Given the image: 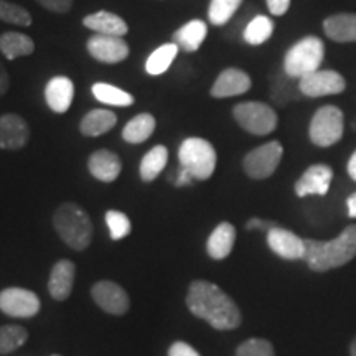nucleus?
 <instances>
[{
    "label": "nucleus",
    "mask_w": 356,
    "mask_h": 356,
    "mask_svg": "<svg viewBox=\"0 0 356 356\" xmlns=\"http://www.w3.org/2000/svg\"><path fill=\"white\" fill-rule=\"evenodd\" d=\"M345 115L337 106H323L310 122V140L318 147H332L343 137Z\"/></svg>",
    "instance_id": "obj_6"
},
{
    "label": "nucleus",
    "mask_w": 356,
    "mask_h": 356,
    "mask_svg": "<svg viewBox=\"0 0 356 356\" xmlns=\"http://www.w3.org/2000/svg\"><path fill=\"white\" fill-rule=\"evenodd\" d=\"M186 307L195 317L208 322L215 330H234L243 320L236 302L208 280H193L190 284Z\"/></svg>",
    "instance_id": "obj_1"
},
{
    "label": "nucleus",
    "mask_w": 356,
    "mask_h": 356,
    "mask_svg": "<svg viewBox=\"0 0 356 356\" xmlns=\"http://www.w3.org/2000/svg\"><path fill=\"white\" fill-rule=\"evenodd\" d=\"M353 127H356V122H353Z\"/></svg>",
    "instance_id": "obj_46"
},
{
    "label": "nucleus",
    "mask_w": 356,
    "mask_h": 356,
    "mask_svg": "<svg viewBox=\"0 0 356 356\" xmlns=\"http://www.w3.org/2000/svg\"><path fill=\"white\" fill-rule=\"evenodd\" d=\"M356 256V225L345 228L332 241H317L305 239L307 266L315 273L337 269L348 264Z\"/></svg>",
    "instance_id": "obj_2"
},
{
    "label": "nucleus",
    "mask_w": 356,
    "mask_h": 356,
    "mask_svg": "<svg viewBox=\"0 0 356 356\" xmlns=\"http://www.w3.org/2000/svg\"><path fill=\"white\" fill-rule=\"evenodd\" d=\"M267 7L273 15H284L291 7V0H267Z\"/></svg>",
    "instance_id": "obj_39"
},
{
    "label": "nucleus",
    "mask_w": 356,
    "mask_h": 356,
    "mask_svg": "<svg viewBox=\"0 0 356 356\" xmlns=\"http://www.w3.org/2000/svg\"><path fill=\"white\" fill-rule=\"evenodd\" d=\"M284 149L280 142L273 140L262 144L257 149L251 150L243 160L244 172L248 177L254 178V180H264L269 178L279 167L280 159H282Z\"/></svg>",
    "instance_id": "obj_8"
},
{
    "label": "nucleus",
    "mask_w": 356,
    "mask_h": 356,
    "mask_svg": "<svg viewBox=\"0 0 356 356\" xmlns=\"http://www.w3.org/2000/svg\"><path fill=\"white\" fill-rule=\"evenodd\" d=\"M40 6L56 13H66L73 6V0H37Z\"/></svg>",
    "instance_id": "obj_37"
},
{
    "label": "nucleus",
    "mask_w": 356,
    "mask_h": 356,
    "mask_svg": "<svg viewBox=\"0 0 356 356\" xmlns=\"http://www.w3.org/2000/svg\"><path fill=\"white\" fill-rule=\"evenodd\" d=\"M0 20L20 26L32 25V15H30L29 10L17 6V3L7 2V0H0Z\"/></svg>",
    "instance_id": "obj_34"
},
{
    "label": "nucleus",
    "mask_w": 356,
    "mask_h": 356,
    "mask_svg": "<svg viewBox=\"0 0 356 356\" xmlns=\"http://www.w3.org/2000/svg\"><path fill=\"white\" fill-rule=\"evenodd\" d=\"M30 127L19 114L0 115V149L20 150L29 144Z\"/></svg>",
    "instance_id": "obj_14"
},
{
    "label": "nucleus",
    "mask_w": 356,
    "mask_h": 356,
    "mask_svg": "<svg viewBox=\"0 0 356 356\" xmlns=\"http://www.w3.org/2000/svg\"><path fill=\"white\" fill-rule=\"evenodd\" d=\"M51 356H60V355H51Z\"/></svg>",
    "instance_id": "obj_47"
},
{
    "label": "nucleus",
    "mask_w": 356,
    "mask_h": 356,
    "mask_svg": "<svg viewBox=\"0 0 356 356\" xmlns=\"http://www.w3.org/2000/svg\"><path fill=\"white\" fill-rule=\"evenodd\" d=\"M91 297L95 304L111 315H121L127 314L129 307H131V300H129L127 292L119 286V284L113 282V280H99L91 289Z\"/></svg>",
    "instance_id": "obj_11"
},
{
    "label": "nucleus",
    "mask_w": 356,
    "mask_h": 356,
    "mask_svg": "<svg viewBox=\"0 0 356 356\" xmlns=\"http://www.w3.org/2000/svg\"><path fill=\"white\" fill-rule=\"evenodd\" d=\"M300 91L309 97H323L340 95L345 91V78L332 70H317L299 79Z\"/></svg>",
    "instance_id": "obj_10"
},
{
    "label": "nucleus",
    "mask_w": 356,
    "mask_h": 356,
    "mask_svg": "<svg viewBox=\"0 0 356 356\" xmlns=\"http://www.w3.org/2000/svg\"><path fill=\"white\" fill-rule=\"evenodd\" d=\"M267 246L282 259L299 261L305 257V239L279 226L267 231Z\"/></svg>",
    "instance_id": "obj_13"
},
{
    "label": "nucleus",
    "mask_w": 356,
    "mask_h": 356,
    "mask_svg": "<svg viewBox=\"0 0 356 356\" xmlns=\"http://www.w3.org/2000/svg\"><path fill=\"white\" fill-rule=\"evenodd\" d=\"M274 33V22L266 15H257L244 29V40L249 44H262Z\"/></svg>",
    "instance_id": "obj_32"
},
{
    "label": "nucleus",
    "mask_w": 356,
    "mask_h": 356,
    "mask_svg": "<svg viewBox=\"0 0 356 356\" xmlns=\"http://www.w3.org/2000/svg\"><path fill=\"white\" fill-rule=\"evenodd\" d=\"M208 35V26L203 20H191L173 33V43L186 53L197 51Z\"/></svg>",
    "instance_id": "obj_23"
},
{
    "label": "nucleus",
    "mask_w": 356,
    "mask_h": 356,
    "mask_svg": "<svg viewBox=\"0 0 356 356\" xmlns=\"http://www.w3.org/2000/svg\"><path fill=\"white\" fill-rule=\"evenodd\" d=\"M106 225L109 228L111 239L114 241H121L131 234V220L122 211L109 210L106 213Z\"/></svg>",
    "instance_id": "obj_35"
},
{
    "label": "nucleus",
    "mask_w": 356,
    "mask_h": 356,
    "mask_svg": "<svg viewBox=\"0 0 356 356\" xmlns=\"http://www.w3.org/2000/svg\"><path fill=\"white\" fill-rule=\"evenodd\" d=\"M302 96L299 79L289 76L286 71H279L275 76L270 79V99L275 104L286 106L289 102L297 101Z\"/></svg>",
    "instance_id": "obj_24"
},
{
    "label": "nucleus",
    "mask_w": 356,
    "mask_h": 356,
    "mask_svg": "<svg viewBox=\"0 0 356 356\" xmlns=\"http://www.w3.org/2000/svg\"><path fill=\"white\" fill-rule=\"evenodd\" d=\"M168 356H202L193 346H190L185 341H175L168 348Z\"/></svg>",
    "instance_id": "obj_38"
},
{
    "label": "nucleus",
    "mask_w": 356,
    "mask_h": 356,
    "mask_svg": "<svg viewBox=\"0 0 356 356\" xmlns=\"http://www.w3.org/2000/svg\"><path fill=\"white\" fill-rule=\"evenodd\" d=\"M74 97V84L68 76H55L44 88V99L53 113L63 114L70 109Z\"/></svg>",
    "instance_id": "obj_19"
},
{
    "label": "nucleus",
    "mask_w": 356,
    "mask_h": 356,
    "mask_svg": "<svg viewBox=\"0 0 356 356\" xmlns=\"http://www.w3.org/2000/svg\"><path fill=\"white\" fill-rule=\"evenodd\" d=\"M0 51L7 60L29 56L35 51V43L29 35L19 32H6L0 35Z\"/></svg>",
    "instance_id": "obj_26"
},
{
    "label": "nucleus",
    "mask_w": 356,
    "mask_h": 356,
    "mask_svg": "<svg viewBox=\"0 0 356 356\" xmlns=\"http://www.w3.org/2000/svg\"><path fill=\"white\" fill-rule=\"evenodd\" d=\"M243 0H211L208 8V17L213 25H226L233 19V15L241 7Z\"/></svg>",
    "instance_id": "obj_33"
},
{
    "label": "nucleus",
    "mask_w": 356,
    "mask_h": 356,
    "mask_svg": "<svg viewBox=\"0 0 356 356\" xmlns=\"http://www.w3.org/2000/svg\"><path fill=\"white\" fill-rule=\"evenodd\" d=\"M178 50H180V48H178L173 42L159 47L152 55L147 58V63H145L147 73H149L150 76H159V74L165 73V71L172 66L173 60H175Z\"/></svg>",
    "instance_id": "obj_29"
},
{
    "label": "nucleus",
    "mask_w": 356,
    "mask_h": 356,
    "mask_svg": "<svg viewBox=\"0 0 356 356\" xmlns=\"http://www.w3.org/2000/svg\"><path fill=\"white\" fill-rule=\"evenodd\" d=\"M83 24L86 29L92 30L97 35H108V37H126L129 32V26L121 17L115 13L99 10L91 15L84 17Z\"/></svg>",
    "instance_id": "obj_20"
},
{
    "label": "nucleus",
    "mask_w": 356,
    "mask_h": 356,
    "mask_svg": "<svg viewBox=\"0 0 356 356\" xmlns=\"http://www.w3.org/2000/svg\"><path fill=\"white\" fill-rule=\"evenodd\" d=\"M249 89H251V78H249V74L238 68H228L216 78L211 88V96L233 97L244 95Z\"/></svg>",
    "instance_id": "obj_17"
},
{
    "label": "nucleus",
    "mask_w": 356,
    "mask_h": 356,
    "mask_svg": "<svg viewBox=\"0 0 356 356\" xmlns=\"http://www.w3.org/2000/svg\"><path fill=\"white\" fill-rule=\"evenodd\" d=\"M8 86H10V78H8L7 70L3 68L2 63H0V97L8 91Z\"/></svg>",
    "instance_id": "obj_42"
},
{
    "label": "nucleus",
    "mask_w": 356,
    "mask_h": 356,
    "mask_svg": "<svg viewBox=\"0 0 356 356\" xmlns=\"http://www.w3.org/2000/svg\"><path fill=\"white\" fill-rule=\"evenodd\" d=\"M233 115L244 131L254 136H267L277 127V114L269 104L257 101L241 102L234 106Z\"/></svg>",
    "instance_id": "obj_7"
},
{
    "label": "nucleus",
    "mask_w": 356,
    "mask_h": 356,
    "mask_svg": "<svg viewBox=\"0 0 356 356\" xmlns=\"http://www.w3.org/2000/svg\"><path fill=\"white\" fill-rule=\"evenodd\" d=\"M88 170L91 172V175L95 177L96 180L104 181V184H111V181H114L115 178L119 177V173H121L122 162L118 154L101 149L96 150L95 154H91V157L88 160Z\"/></svg>",
    "instance_id": "obj_18"
},
{
    "label": "nucleus",
    "mask_w": 356,
    "mask_h": 356,
    "mask_svg": "<svg viewBox=\"0 0 356 356\" xmlns=\"http://www.w3.org/2000/svg\"><path fill=\"white\" fill-rule=\"evenodd\" d=\"M236 241V229L228 221H222L213 229L207 243V252L211 259L221 261L231 254Z\"/></svg>",
    "instance_id": "obj_21"
},
{
    "label": "nucleus",
    "mask_w": 356,
    "mask_h": 356,
    "mask_svg": "<svg viewBox=\"0 0 356 356\" xmlns=\"http://www.w3.org/2000/svg\"><path fill=\"white\" fill-rule=\"evenodd\" d=\"M74 275H76V267L68 259L58 261L53 266L50 280H48V291L53 299L58 302L68 299L74 286Z\"/></svg>",
    "instance_id": "obj_16"
},
{
    "label": "nucleus",
    "mask_w": 356,
    "mask_h": 356,
    "mask_svg": "<svg viewBox=\"0 0 356 356\" xmlns=\"http://www.w3.org/2000/svg\"><path fill=\"white\" fill-rule=\"evenodd\" d=\"M325 47L317 37H305L297 42L284 56V71L292 78H304L320 70L323 61Z\"/></svg>",
    "instance_id": "obj_5"
},
{
    "label": "nucleus",
    "mask_w": 356,
    "mask_h": 356,
    "mask_svg": "<svg viewBox=\"0 0 356 356\" xmlns=\"http://www.w3.org/2000/svg\"><path fill=\"white\" fill-rule=\"evenodd\" d=\"M29 340V332L20 325L0 327V355H10L22 348Z\"/></svg>",
    "instance_id": "obj_31"
},
{
    "label": "nucleus",
    "mask_w": 356,
    "mask_h": 356,
    "mask_svg": "<svg viewBox=\"0 0 356 356\" xmlns=\"http://www.w3.org/2000/svg\"><path fill=\"white\" fill-rule=\"evenodd\" d=\"M178 160L195 180H208L216 168V150L208 140L190 137L181 142Z\"/></svg>",
    "instance_id": "obj_4"
},
{
    "label": "nucleus",
    "mask_w": 356,
    "mask_h": 356,
    "mask_svg": "<svg viewBox=\"0 0 356 356\" xmlns=\"http://www.w3.org/2000/svg\"><path fill=\"white\" fill-rule=\"evenodd\" d=\"M42 302L29 289L8 287L0 292V310L13 318H30L40 312Z\"/></svg>",
    "instance_id": "obj_9"
},
{
    "label": "nucleus",
    "mask_w": 356,
    "mask_h": 356,
    "mask_svg": "<svg viewBox=\"0 0 356 356\" xmlns=\"http://www.w3.org/2000/svg\"><path fill=\"white\" fill-rule=\"evenodd\" d=\"M346 204H348V216L356 218V191L353 195H350V198H348V202H346Z\"/></svg>",
    "instance_id": "obj_43"
},
{
    "label": "nucleus",
    "mask_w": 356,
    "mask_h": 356,
    "mask_svg": "<svg viewBox=\"0 0 356 356\" xmlns=\"http://www.w3.org/2000/svg\"><path fill=\"white\" fill-rule=\"evenodd\" d=\"M118 124V115L108 109H92L83 118L79 129L86 137H97L109 132Z\"/></svg>",
    "instance_id": "obj_25"
},
{
    "label": "nucleus",
    "mask_w": 356,
    "mask_h": 356,
    "mask_svg": "<svg viewBox=\"0 0 356 356\" xmlns=\"http://www.w3.org/2000/svg\"><path fill=\"white\" fill-rule=\"evenodd\" d=\"M155 118L152 114H139L136 118H132L127 122V126L122 131V139L129 142V144H142L152 136L155 131Z\"/></svg>",
    "instance_id": "obj_27"
},
{
    "label": "nucleus",
    "mask_w": 356,
    "mask_h": 356,
    "mask_svg": "<svg viewBox=\"0 0 356 356\" xmlns=\"http://www.w3.org/2000/svg\"><path fill=\"white\" fill-rule=\"evenodd\" d=\"M350 353L351 356H356V338L353 341H351V346H350Z\"/></svg>",
    "instance_id": "obj_45"
},
{
    "label": "nucleus",
    "mask_w": 356,
    "mask_h": 356,
    "mask_svg": "<svg viewBox=\"0 0 356 356\" xmlns=\"http://www.w3.org/2000/svg\"><path fill=\"white\" fill-rule=\"evenodd\" d=\"M348 173H350V177L356 181V150H355V154L351 155V159L348 162Z\"/></svg>",
    "instance_id": "obj_44"
},
{
    "label": "nucleus",
    "mask_w": 356,
    "mask_h": 356,
    "mask_svg": "<svg viewBox=\"0 0 356 356\" xmlns=\"http://www.w3.org/2000/svg\"><path fill=\"white\" fill-rule=\"evenodd\" d=\"M167 162H168L167 147L155 145L154 149H150L149 152L144 155V159H142L139 165L140 178L145 181V184L154 181L155 178L163 172V168L167 167Z\"/></svg>",
    "instance_id": "obj_28"
},
{
    "label": "nucleus",
    "mask_w": 356,
    "mask_h": 356,
    "mask_svg": "<svg viewBox=\"0 0 356 356\" xmlns=\"http://www.w3.org/2000/svg\"><path fill=\"white\" fill-rule=\"evenodd\" d=\"M195 178L190 175L188 170H185L184 167H180V170H177L175 177H173V185L175 186H188Z\"/></svg>",
    "instance_id": "obj_41"
},
{
    "label": "nucleus",
    "mask_w": 356,
    "mask_h": 356,
    "mask_svg": "<svg viewBox=\"0 0 356 356\" xmlns=\"http://www.w3.org/2000/svg\"><path fill=\"white\" fill-rule=\"evenodd\" d=\"M92 95L102 104L118 106V108H126V106L134 104V96L129 95L127 91L113 86L108 83H95L91 88Z\"/></svg>",
    "instance_id": "obj_30"
},
{
    "label": "nucleus",
    "mask_w": 356,
    "mask_h": 356,
    "mask_svg": "<svg viewBox=\"0 0 356 356\" xmlns=\"http://www.w3.org/2000/svg\"><path fill=\"white\" fill-rule=\"evenodd\" d=\"M275 226H277V222L259 220V218H251V220L246 222V229H266V231H270L273 228H275Z\"/></svg>",
    "instance_id": "obj_40"
},
{
    "label": "nucleus",
    "mask_w": 356,
    "mask_h": 356,
    "mask_svg": "<svg viewBox=\"0 0 356 356\" xmlns=\"http://www.w3.org/2000/svg\"><path fill=\"white\" fill-rule=\"evenodd\" d=\"M86 48L95 60L106 65L121 63L129 56V44L121 37L95 35L88 40Z\"/></svg>",
    "instance_id": "obj_12"
},
{
    "label": "nucleus",
    "mask_w": 356,
    "mask_h": 356,
    "mask_svg": "<svg viewBox=\"0 0 356 356\" xmlns=\"http://www.w3.org/2000/svg\"><path fill=\"white\" fill-rule=\"evenodd\" d=\"M323 30L333 42H356V15L353 13H338V15L328 17L323 22Z\"/></svg>",
    "instance_id": "obj_22"
},
{
    "label": "nucleus",
    "mask_w": 356,
    "mask_h": 356,
    "mask_svg": "<svg viewBox=\"0 0 356 356\" xmlns=\"http://www.w3.org/2000/svg\"><path fill=\"white\" fill-rule=\"evenodd\" d=\"M236 356H274V348L264 338H251L238 346Z\"/></svg>",
    "instance_id": "obj_36"
},
{
    "label": "nucleus",
    "mask_w": 356,
    "mask_h": 356,
    "mask_svg": "<svg viewBox=\"0 0 356 356\" xmlns=\"http://www.w3.org/2000/svg\"><path fill=\"white\" fill-rule=\"evenodd\" d=\"M333 178V170L328 165L323 163H315L307 168L299 180L296 184V193L300 198L309 197V195H323L328 193L330 190V184Z\"/></svg>",
    "instance_id": "obj_15"
},
{
    "label": "nucleus",
    "mask_w": 356,
    "mask_h": 356,
    "mask_svg": "<svg viewBox=\"0 0 356 356\" xmlns=\"http://www.w3.org/2000/svg\"><path fill=\"white\" fill-rule=\"evenodd\" d=\"M53 226L66 246L84 251L92 241L91 218L76 203H63L53 215Z\"/></svg>",
    "instance_id": "obj_3"
}]
</instances>
